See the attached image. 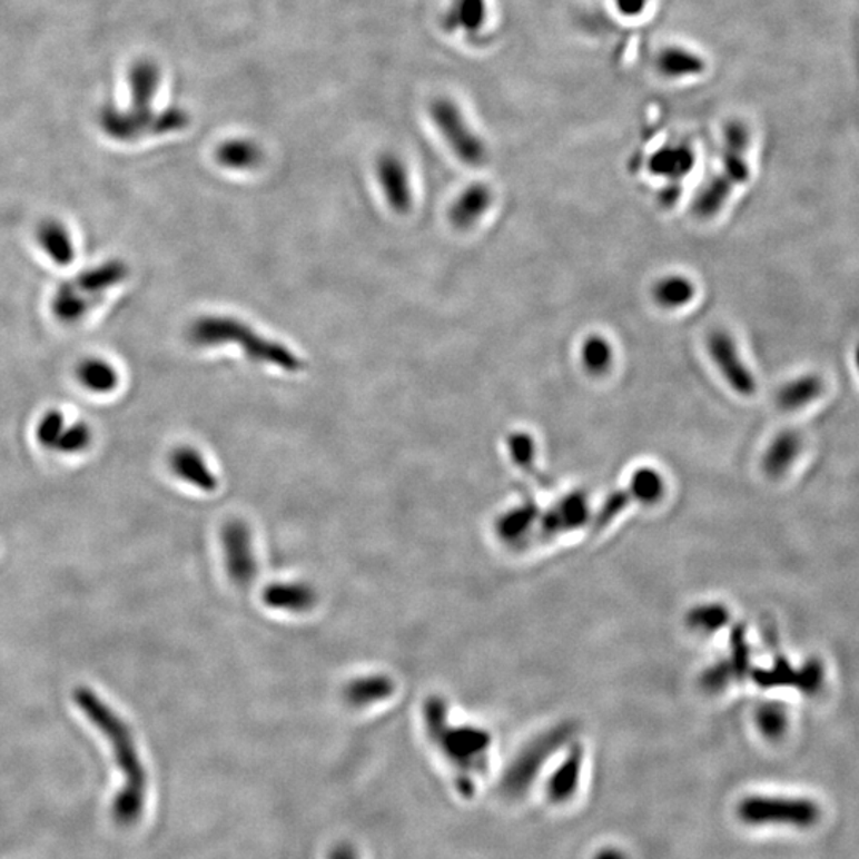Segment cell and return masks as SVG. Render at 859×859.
<instances>
[{"instance_id":"obj_34","label":"cell","mask_w":859,"mask_h":859,"mask_svg":"<svg viewBox=\"0 0 859 859\" xmlns=\"http://www.w3.org/2000/svg\"><path fill=\"white\" fill-rule=\"evenodd\" d=\"M857 368H858V373H859V349L857 352Z\"/></svg>"},{"instance_id":"obj_3","label":"cell","mask_w":859,"mask_h":859,"mask_svg":"<svg viewBox=\"0 0 859 859\" xmlns=\"http://www.w3.org/2000/svg\"><path fill=\"white\" fill-rule=\"evenodd\" d=\"M751 135L748 126L740 120L725 125L720 169L703 185L692 203L695 217L702 220L717 217L724 209L737 188L751 177Z\"/></svg>"},{"instance_id":"obj_15","label":"cell","mask_w":859,"mask_h":859,"mask_svg":"<svg viewBox=\"0 0 859 859\" xmlns=\"http://www.w3.org/2000/svg\"><path fill=\"white\" fill-rule=\"evenodd\" d=\"M215 159L221 168L246 172V170L257 169L265 159V154L255 140L247 137H233L217 147Z\"/></svg>"},{"instance_id":"obj_17","label":"cell","mask_w":859,"mask_h":859,"mask_svg":"<svg viewBox=\"0 0 859 859\" xmlns=\"http://www.w3.org/2000/svg\"><path fill=\"white\" fill-rule=\"evenodd\" d=\"M37 243L47 257L58 266H68L76 258L72 236L68 227L55 218H47L37 228Z\"/></svg>"},{"instance_id":"obj_8","label":"cell","mask_w":859,"mask_h":859,"mask_svg":"<svg viewBox=\"0 0 859 859\" xmlns=\"http://www.w3.org/2000/svg\"><path fill=\"white\" fill-rule=\"evenodd\" d=\"M707 352L717 366L725 384L740 396H753L758 391V381L750 366L743 361L742 352L737 346L731 333L713 329L707 336Z\"/></svg>"},{"instance_id":"obj_19","label":"cell","mask_w":859,"mask_h":859,"mask_svg":"<svg viewBox=\"0 0 859 859\" xmlns=\"http://www.w3.org/2000/svg\"><path fill=\"white\" fill-rule=\"evenodd\" d=\"M487 0H451L444 17L447 31H462L476 34L487 23Z\"/></svg>"},{"instance_id":"obj_29","label":"cell","mask_w":859,"mask_h":859,"mask_svg":"<svg viewBox=\"0 0 859 859\" xmlns=\"http://www.w3.org/2000/svg\"><path fill=\"white\" fill-rule=\"evenodd\" d=\"M511 457L521 468L531 470L535 464L536 446L527 432L511 433L509 438Z\"/></svg>"},{"instance_id":"obj_32","label":"cell","mask_w":859,"mask_h":859,"mask_svg":"<svg viewBox=\"0 0 859 859\" xmlns=\"http://www.w3.org/2000/svg\"><path fill=\"white\" fill-rule=\"evenodd\" d=\"M327 859H361V855L350 843H338L328 851Z\"/></svg>"},{"instance_id":"obj_22","label":"cell","mask_w":859,"mask_h":859,"mask_svg":"<svg viewBox=\"0 0 859 859\" xmlns=\"http://www.w3.org/2000/svg\"><path fill=\"white\" fill-rule=\"evenodd\" d=\"M654 302L664 309H681L690 305L695 296V285L683 274H669L661 277L651 290Z\"/></svg>"},{"instance_id":"obj_33","label":"cell","mask_w":859,"mask_h":859,"mask_svg":"<svg viewBox=\"0 0 859 859\" xmlns=\"http://www.w3.org/2000/svg\"><path fill=\"white\" fill-rule=\"evenodd\" d=\"M592 859H629V858H628V855L624 853V851L620 850V848L606 847L598 851V853H595V857Z\"/></svg>"},{"instance_id":"obj_14","label":"cell","mask_w":859,"mask_h":859,"mask_svg":"<svg viewBox=\"0 0 859 859\" xmlns=\"http://www.w3.org/2000/svg\"><path fill=\"white\" fill-rule=\"evenodd\" d=\"M101 296L81 294L72 280H66L57 288L51 298V313L61 324L72 325L83 320L96 306L101 305Z\"/></svg>"},{"instance_id":"obj_24","label":"cell","mask_w":859,"mask_h":859,"mask_svg":"<svg viewBox=\"0 0 859 859\" xmlns=\"http://www.w3.org/2000/svg\"><path fill=\"white\" fill-rule=\"evenodd\" d=\"M694 159V151L690 147H664L650 159V169L656 176L680 179V177L691 172Z\"/></svg>"},{"instance_id":"obj_9","label":"cell","mask_w":859,"mask_h":859,"mask_svg":"<svg viewBox=\"0 0 859 859\" xmlns=\"http://www.w3.org/2000/svg\"><path fill=\"white\" fill-rule=\"evenodd\" d=\"M376 177L385 201L395 214L405 215L413 209V185L405 161L398 155H381L376 161Z\"/></svg>"},{"instance_id":"obj_16","label":"cell","mask_w":859,"mask_h":859,"mask_svg":"<svg viewBox=\"0 0 859 859\" xmlns=\"http://www.w3.org/2000/svg\"><path fill=\"white\" fill-rule=\"evenodd\" d=\"M802 435L796 430H783L770 442L764 454L766 473L773 477L784 475L802 453Z\"/></svg>"},{"instance_id":"obj_1","label":"cell","mask_w":859,"mask_h":859,"mask_svg":"<svg viewBox=\"0 0 859 859\" xmlns=\"http://www.w3.org/2000/svg\"><path fill=\"white\" fill-rule=\"evenodd\" d=\"M73 701L81 713L109 742L117 768L124 776V784L113 798L112 817L120 826L137 823L146 809L147 772L137 751L135 735L109 703L102 701L90 688L73 691Z\"/></svg>"},{"instance_id":"obj_4","label":"cell","mask_w":859,"mask_h":859,"mask_svg":"<svg viewBox=\"0 0 859 859\" xmlns=\"http://www.w3.org/2000/svg\"><path fill=\"white\" fill-rule=\"evenodd\" d=\"M430 118L451 151L468 168H481L487 161V147L477 135L462 107L450 96H438L430 103Z\"/></svg>"},{"instance_id":"obj_30","label":"cell","mask_w":859,"mask_h":859,"mask_svg":"<svg viewBox=\"0 0 859 859\" xmlns=\"http://www.w3.org/2000/svg\"><path fill=\"white\" fill-rule=\"evenodd\" d=\"M759 728L770 739H776V737L783 734L787 725H784L783 714L777 712V710H766L764 713L759 714Z\"/></svg>"},{"instance_id":"obj_28","label":"cell","mask_w":859,"mask_h":859,"mask_svg":"<svg viewBox=\"0 0 859 859\" xmlns=\"http://www.w3.org/2000/svg\"><path fill=\"white\" fill-rule=\"evenodd\" d=\"M66 416L59 409H50L40 417L36 428V438L40 446L53 450L62 430L66 428Z\"/></svg>"},{"instance_id":"obj_2","label":"cell","mask_w":859,"mask_h":859,"mask_svg":"<svg viewBox=\"0 0 859 859\" xmlns=\"http://www.w3.org/2000/svg\"><path fill=\"white\" fill-rule=\"evenodd\" d=\"M187 338L195 347H220L235 344L249 361L274 366L287 373H299L303 362L283 343L265 338L257 329L236 317L204 316L196 318L187 329Z\"/></svg>"},{"instance_id":"obj_5","label":"cell","mask_w":859,"mask_h":859,"mask_svg":"<svg viewBox=\"0 0 859 859\" xmlns=\"http://www.w3.org/2000/svg\"><path fill=\"white\" fill-rule=\"evenodd\" d=\"M188 125V115L180 109L136 112L131 109L106 107L101 113V128L117 142H136L147 136H165L179 132Z\"/></svg>"},{"instance_id":"obj_20","label":"cell","mask_w":859,"mask_h":859,"mask_svg":"<svg viewBox=\"0 0 859 859\" xmlns=\"http://www.w3.org/2000/svg\"><path fill=\"white\" fill-rule=\"evenodd\" d=\"M583 769V751L573 748L547 783V798L554 803H565L575 796Z\"/></svg>"},{"instance_id":"obj_31","label":"cell","mask_w":859,"mask_h":859,"mask_svg":"<svg viewBox=\"0 0 859 859\" xmlns=\"http://www.w3.org/2000/svg\"><path fill=\"white\" fill-rule=\"evenodd\" d=\"M618 12L625 18L642 17L650 7V0H614Z\"/></svg>"},{"instance_id":"obj_27","label":"cell","mask_w":859,"mask_h":859,"mask_svg":"<svg viewBox=\"0 0 859 859\" xmlns=\"http://www.w3.org/2000/svg\"><path fill=\"white\" fill-rule=\"evenodd\" d=\"M631 488L636 498L653 503L661 498L662 491H664V480L656 470L640 468L633 473Z\"/></svg>"},{"instance_id":"obj_26","label":"cell","mask_w":859,"mask_h":859,"mask_svg":"<svg viewBox=\"0 0 859 859\" xmlns=\"http://www.w3.org/2000/svg\"><path fill=\"white\" fill-rule=\"evenodd\" d=\"M92 443V430L87 422H76L72 425H66L61 436L53 451L62 454H80L87 451Z\"/></svg>"},{"instance_id":"obj_21","label":"cell","mask_w":859,"mask_h":859,"mask_svg":"<svg viewBox=\"0 0 859 859\" xmlns=\"http://www.w3.org/2000/svg\"><path fill=\"white\" fill-rule=\"evenodd\" d=\"M76 374L81 387L92 394H110L120 384V374L117 368L103 358H85L77 366Z\"/></svg>"},{"instance_id":"obj_6","label":"cell","mask_w":859,"mask_h":859,"mask_svg":"<svg viewBox=\"0 0 859 859\" xmlns=\"http://www.w3.org/2000/svg\"><path fill=\"white\" fill-rule=\"evenodd\" d=\"M737 817L750 826L783 825L809 828L820 820V807L810 799L747 796L737 806Z\"/></svg>"},{"instance_id":"obj_7","label":"cell","mask_w":859,"mask_h":859,"mask_svg":"<svg viewBox=\"0 0 859 859\" xmlns=\"http://www.w3.org/2000/svg\"><path fill=\"white\" fill-rule=\"evenodd\" d=\"M569 737V729L557 728L529 743L511 762L509 770L503 776L502 783H500V790L503 794L510 799L524 796L531 788L533 780L539 776L540 770L543 769L544 762L553 757L559 748L565 746Z\"/></svg>"},{"instance_id":"obj_13","label":"cell","mask_w":859,"mask_h":859,"mask_svg":"<svg viewBox=\"0 0 859 859\" xmlns=\"http://www.w3.org/2000/svg\"><path fill=\"white\" fill-rule=\"evenodd\" d=\"M656 69L669 80H687L702 76L707 61L701 53L683 46H669L659 51Z\"/></svg>"},{"instance_id":"obj_10","label":"cell","mask_w":859,"mask_h":859,"mask_svg":"<svg viewBox=\"0 0 859 859\" xmlns=\"http://www.w3.org/2000/svg\"><path fill=\"white\" fill-rule=\"evenodd\" d=\"M828 394V381L818 373H803L787 381L776 394L777 406L783 413H801L817 405Z\"/></svg>"},{"instance_id":"obj_12","label":"cell","mask_w":859,"mask_h":859,"mask_svg":"<svg viewBox=\"0 0 859 859\" xmlns=\"http://www.w3.org/2000/svg\"><path fill=\"white\" fill-rule=\"evenodd\" d=\"M161 70L154 61L140 59L129 69V109L139 110V112H151L155 99H157L159 87H161Z\"/></svg>"},{"instance_id":"obj_18","label":"cell","mask_w":859,"mask_h":859,"mask_svg":"<svg viewBox=\"0 0 859 859\" xmlns=\"http://www.w3.org/2000/svg\"><path fill=\"white\" fill-rule=\"evenodd\" d=\"M129 276V266L121 260H109L95 268L80 273L72 283L79 288L81 294L90 296L106 295L109 288L124 283Z\"/></svg>"},{"instance_id":"obj_23","label":"cell","mask_w":859,"mask_h":859,"mask_svg":"<svg viewBox=\"0 0 859 859\" xmlns=\"http://www.w3.org/2000/svg\"><path fill=\"white\" fill-rule=\"evenodd\" d=\"M580 361L584 372L594 377L610 373L614 363L613 344L603 335H589L580 347Z\"/></svg>"},{"instance_id":"obj_11","label":"cell","mask_w":859,"mask_h":859,"mask_svg":"<svg viewBox=\"0 0 859 859\" xmlns=\"http://www.w3.org/2000/svg\"><path fill=\"white\" fill-rule=\"evenodd\" d=\"M492 201H494V192L486 184L468 185L451 206V224L462 231L475 227L491 209Z\"/></svg>"},{"instance_id":"obj_25","label":"cell","mask_w":859,"mask_h":859,"mask_svg":"<svg viewBox=\"0 0 859 859\" xmlns=\"http://www.w3.org/2000/svg\"><path fill=\"white\" fill-rule=\"evenodd\" d=\"M170 465H172L174 472L177 473L184 480L190 481L198 486H209L214 483L213 475L204 464L201 455L196 453L190 447H181V450L174 451L170 455Z\"/></svg>"}]
</instances>
